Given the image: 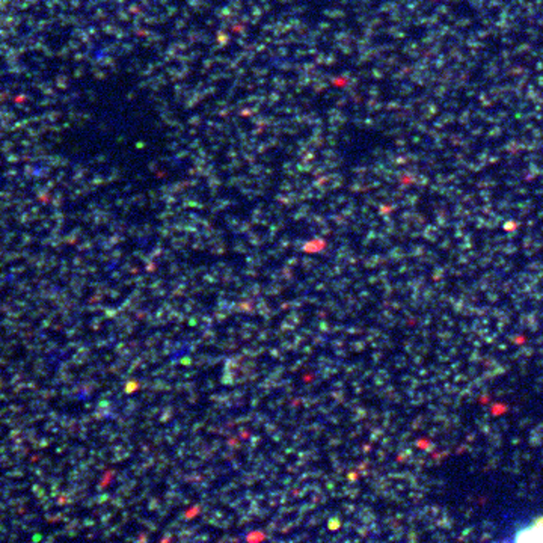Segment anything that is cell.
<instances>
[{"label":"cell","instance_id":"obj_1","mask_svg":"<svg viewBox=\"0 0 543 543\" xmlns=\"http://www.w3.org/2000/svg\"><path fill=\"white\" fill-rule=\"evenodd\" d=\"M507 543H543V516L519 525L507 539Z\"/></svg>","mask_w":543,"mask_h":543}]
</instances>
